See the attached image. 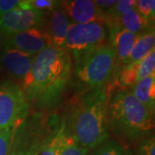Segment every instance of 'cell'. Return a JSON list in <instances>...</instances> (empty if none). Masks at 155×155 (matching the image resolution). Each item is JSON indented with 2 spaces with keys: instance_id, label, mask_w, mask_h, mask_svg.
<instances>
[{
  "instance_id": "cell-11",
  "label": "cell",
  "mask_w": 155,
  "mask_h": 155,
  "mask_svg": "<svg viewBox=\"0 0 155 155\" xmlns=\"http://www.w3.org/2000/svg\"><path fill=\"white\" fill-rule=\"evenodd\" d=\"M33 60V56L7 46L1 49V65L11 77L19 80L21 84L30 72Z\"/></svg>"
},
{
  "instance_id": "cell-23",
  "label": "cell",
  "mask_w": 155,
  "mask_h": 155,
  "mask_svg": "<svg viewBox=\"0 0 155 155\" xmlns=\"http://www.w3.org/2000/svg\"><path fill=\"white\" fill-rule=\"evenodd\" d=\"M138 155H155V139L150 134L142 140L138 150Z\"/></svg>"
},
{
  "instance_id": "cell-14",
  "label": "cell",
  "mask_w": 155,
  "mask_h": 155,
  "mask_svg": "<svg viewBox=\"0 0 155 155\" xmlns=\"http://www.w3.org/2000/svg\"><path fill=\"white\" fill-rule=\"evenodd\" d=\"M110 25L119 26L134 35H139L153 29V21L140 16L135 9H133L126 11L107 24V26Z\"/></svg>"
},
{
  "instance_id": "cell-15",
  "label": "cell",
  "mask_w": 155,
  "mask_h": 155,
  "mask_svg": "<svg viewBox=\"0 0 155 155\" xmlns=\"http://www.w3.org/2000/svg\"><path fill=\"white\" fill-rule=\"evenodd\" d=\"M132 94L139 103L147 108L154 116L155 112V73L139 81L132 87Z\"/></svg>"
},
{
  "instance_id": "cell-22",
  "label": "cell",
  "mask_w": 155,
  "mask_h": 155,
  "mask_svg": "<svg viewBox=\"0 0 155 155\" xmlns=\"http://www.w3.org/2000/svg\"><path fill=\"white\" fill-rule=\"evenodd\" d=\"M135 10L140 16L149 20L154 21L155 1L154 0H138L136 1Z\"/></svg>"
},
{
  "instance_id": "cell-4",
  "label": "cell",
  "mask_w": 155,
  "mask_h": 155,
  "mask_svg": "<svg viewBox=\"0 0 155 155\" xmlns=\"http://www.w3.org/2000/svg\"><path fill=\"white\" fill-rule=\"evenodd\" d=\"M75 75L90 90L107 86L116 74V55L109 42L90 50L74 61Z\"/></svg>"
},
{
  "instance_id": "cell-16",
  "label": "cell",
  "mask_w": 155,
  "mask_h": 155,
  "mask_svg": "<svg viewBox=\"0 0 155 155\" xmlns=\"http://www.w3.org/2000/svg\"><path fill=\"white\" fill-rule=\"evenodd\" d=\"M155 48L154 28L136 35L133 48L129 54L125 66L143 60Z\"/></svg>"
},
{
  "instance_id": "cell-9",
  "label": "cell",
  "mask_w": 155,
  "mask_h": 155,
  "mask_svg": "<svg viewBox=\"0 0 155 155\" xmlns=\"http://www.w3.org/2000/svg\"><path fill=\"white\" fill-rule=\"evenodd\" d=\"M61 7L64 10L71 23H102L107 24L108 16L102 9L91 0H66L60 1Z\"/></svg>"
},
{
  "instance_id": "cell-1",
  "label": "cell",
  "mask_w": 155,
  "mask_h": 155,
  "mask_svg": "<svg viewBox=\"0 0 155 155\" xmlns=\"http://www.w3.org/2000/svg\"><path fill=\"white\" fill-rule=\"evenodd\" d=\"M72 59L65 48L49 46L34 57L22 87L28 103L50 109L61 101L72 74Z\"/></svg>"
},
{
  "instance_id": "cell-6",
  "label": "cell",
  "mask_w": 155,
  "mask_h": 155,
  "mask_svg": "<svg viewBox=\"0 0 155 155\" xmlns=\"http://www.w3.org/2000/svg\"><path fill=\"white\" fill-rule=\"evenodd\" d=\"M109 33L105 24L93 23H70L67 30L65 48L71 54L73 60L87 53L90 50L107 42Z\"/></svg>"
},
{
  "instance_id": "cell-12",
  "label": "cell",
  "mask_w": 155,
  "mask_h": 155,
  "mask_svg": "<svg viewBox=\"0 0 155 155\" xmlns=\"http://www.w3.org/2000/svg\"><path fill=\"white\" fill-rule=\"evenodd\" d=\"M107 27L110 38L109 43L116 53V72L118 73L119 70L125 66L137 35H134L116 25H110Z\"/></svg>"
},
{
  "instance_id": "cell-27",
  "label": "cell",
  "mask_w": 155,
  "mask_h": 155,
  "mask_svg": "<svg viewBox=\"0 0 155 155\" xmlns=\"http://www.w3.org/2000/svg\"><path fill=\"white\" fill-rule=\"evenodd\" d=\"M0 55H1V47H0ZM1 67L2 65H1V61H0V71H1Z\"/></svg>"
},
{
  "instance_id": "cell-20",
  "label": "cell",
  "mask_w": 155,
  "mask_h": 155,
  "mask_svg": "<svg viewBox=\"0 0 155 155\" xmlns=\"http://www.w3.org/2000/svg\"><path fill=\"white\" fill-rule=\"evenodd\" d=\"M60 5V1L54 0H21L20 6L24 9H34L41 12H50Z\"/></svg>"
},
{
  "instance_id": "cell-24",
  "label": "cell",
  "mask_w": 155,
  "mask_h": 155,
  "mask_svg": "<svg viewBox=\"0 0 155 155\" xmlns=\"http://www.w3.org/2000/svg\"><path fill=\"white\" fill-rule=\"evenodd\" d=\"M20 4V0H0V17L7 12L17 8Z\"/></svg>"
},
{
  "instance_id": "cell-28",
  "label": "cell",
  "mask_w": 155,
  "mask_h": 155,
  "mask_svg": "<svg viewBox=\"0 0 155 155\" xmlns=\"http://www.w3.org/2000/svg\"><path fill=\"white\" fill-rule=\"evenodd\" d=\"M126 155H130V154H128V153H127V154H126Z\"/></svg>"
},
{
  "instance_id": "cell-3",
  "label": "cell",
  "mask_w": 155,
  "mask_h": 155,
  "mask_svg": "<svg viewBox=\"0 0 155 155\" xmlns=\"http://www.w3.org/2000/svg\"><path fill=\"white\" fill-rule=\"evenodd\" d=\"M110 127L118 137L133 143L151 134L153 116L128 89L117 91L110 100Z\"/></svg>"
},
{
  "instance_id": "cell-17",
  "label": "cell",
  "mask_w": 155,
  "mask_h": 155,
  "mask_svg": "<svg viewBox=\"0 0 155 155\" xmlns=\"http://www.w3.org/2000/svg\"><path fill=\"white\" fill-rule=\"evenodd\" d=\"M89 150L83 147L66 129L61 138L60 155H87Z\"/></svg>"
},
{
  "instance_id": "cell-25",
  "label": "cell",
  "mask_w": 155,
  "mask_h": 155,
  "mask_svg": "<svg viewBox=\"0 0 155 155\" xmlns=\"http://www.w3.org/2000/svg\"><path fill=\"white\" fill-rule=\"evenodd\" d=\"M94 2L95 4L98 6L100 9H102L104 12L112 9L114 6L116 5V3H117V1H116V0H108V1H105V0H97V1H94Z\"/></svg>"
},
{
  "instance_id": "cell-8",
  "label": "cell",
  "mask_w": 155,
  "mask_h": 155,
  "mask_svg": "<svg viewBox=\"0 0 155 155\" xmlns=\"http://www.w3.org/2000/svg\"><path fill=\"white\" fill-rule=\"evenodd\" d=\"M4 46L19 50L35 57L46 48L53 45L49 35L46 29L33 28L8 37Z\"/></svg>"
},
{
  "instance_id": "cell-7",
  "label": "cell",
  "mask_w": 155,
  "mask_h": 155,
  "mask_svg": "<svg viewBox=\"0 0 155 155\" xmlns=\"http://www.w3.org/2000/svg\"><path fill=\"white\" fill-rule=\"evenodd\" d=\"M45 13L19 5L0 17V35L6 38L33 28L44 26Z\"/></svg>"
},
{
  "instance_id": "cell-26",
  "label": "cell",
  "mask_w": 155,
  "mask_h": 155,
  "mask_svg": "<svg viewBox=\"0 0 155 155\" xmlns=\"http://www.w3.org/2000/svg\"><path fill=\"white\" fill-rule=\"evenodd\" d=\"M10 155H36V154H32V153H19V152H14V151H11V154Z\"/></svg>"
},
{
  "instance_id": "cell-13",
  "label": "cell",
  "mask_w": 155,
  "mask_h": 155,
  "mask_svg": "<svg viewBox=\"0 0 155 155\" xmlns=\"http://www.w3.org/2000/svg\"><path fill=\"white\" fill-rule=\"evenodd\" d=\"M70 23L69 18L61 7V5L50 11L46 31L49 35L53 46L65 48L67 30Z\"/></svg>"
},
{
  "instance_id": "cell-2",
  "label": "cell",
  "mask_w": 155,
  "mask_h": 155,
  "mask_svg": "<svg viewBox=\"0 0 155 155\" xmlns=\"http://www.w3.org/2000/svg\"><path fill=\"white\" fill-rule=\"evenodd\" d=\"M110 100L107 86L91 90L72 114L67 131L86 149L96 148L109 140Z\"/></svg>"
},
{
  "instance_id": "cell-18",
  "label": "cell",
  "mask_w": 155,
  "mask_h": 155,
  "mask_svg": "<svg viewBox=\"0 0 155 155\" xmlns=\"http://www.w3.org/2000/svg\"><path fill=\"white\" fill-rule=\"evenodd\" d=\"M66 129V123L62 122L60 128L49 139L46 140L41 145L36 155H60L61 138Z\"/></svg>"
},
{
  "instance_id": "cell-19",
  "label": "cell",
  "mask_w": 155,
  "mask_h": 155,
  "mask_svg": "<svg viewBox=\"0 0 155 155\" xmlns=\"http://www.w3.org/2000/svg\"><path fill=\"white\" fill-rule=\"evenodd\" d=\"M20 127L0 129V155H10L14 145L16 134Z\"/></svg>"
},
{
  "instance_id": "cell-5",
  "label": "cell",
  "mask_w": 155,
  "mask_h": 155,
  "mask_svg": "<svg viewBox=\"0 0 155 155\" xmlns=\"http://www.w3.org/2000/svg\"><path fill=\"white\" fill-rule=\"evenodd\" d=\"M29 111V103L19 84L0 83V129L21 127Z\"/></svg>"
},
{
  "instance_id": "cell-21",
  "label": "cell",
  "mask_w": 155,
  "mask_h": 155,
  "mask_svg": "<svg viewBox=\"0 0 155 155\" xmlns=\"http://www.w3.org/2000/svg\"><path fill=\"white\" fill-rule=\"evenodd\" d=\"M124 147L116 140H107L104 143L97 147L91 155H126Z\"/></svg>"
},
{
  "instance_id": "cell-10",
  "label": "cell",
  "mask_w": 155,
  "mask_h": 155,
  "mask_svg": "<svg viewBox=\"0 0 155 155\" xmlns=\"http://www.w3.org/2000/svg\"><path fill=\"white\" fill-rule=\"evenodd\" d=\"M155 73V50L143 60L122 67L116 77L124 89H130L145 78Z\"/></svg>"
}]
</instances>
